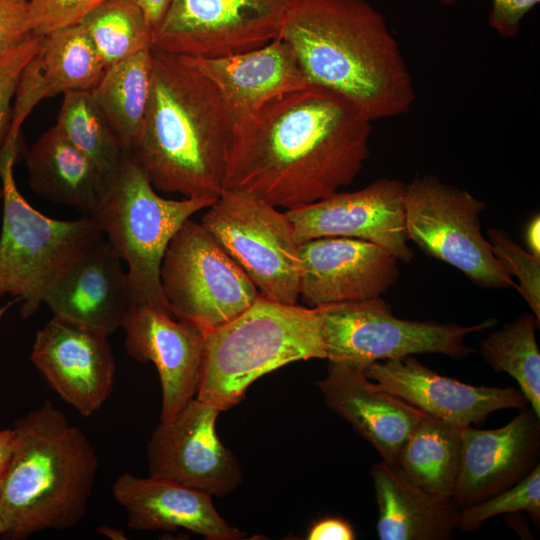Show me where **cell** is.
<instances>
[{"mask_svg": "<svg viewBox=\"0 0 540 540\" xmlns=\"http://www.w3.org/2000/svg\"><path fill=\"white\" fill-rule=\"evenodd\" d=\"M487 236L494 255L508 274L518 279L516 290L540 322V257L526 251L504 230L490 228Z\"/></svg>", "mask_w": 540, "mask_h": 540, "instance_id": "obj_33", "label": "cell"}, {"mask_svg": "<svg viewBox=\"0 0 540 540\" xmlns=\"http://www.w3.org/2000/svg\"><path fill=\"white\" fill-rule=\"evenodd\" d=\"M112 494L132 530L184 529L209 540L244 536L219 515L212 496L169 480L125 472L113 482Z\"/></svg>", "mask_w": 540, "mask_h": 540, "instance_id": "obj_24", "label": "cell"}, {"mask_svg": "<svg viewBox=\"0 0 540 540\" xmlns=\"http://www.w3.org/2000/svg\"><path fill=\"white\" fill-rule=\"evenodd\" d=\"M308 540H353L351 524L341 518L325 517L315 522L307 534Z\"/></svg>", "mask_w": 540, "mask_h": 540, "instance_id": "obj_38", "label": "cell"}, {"mask_svg": "<svg viewBox=\"0 0 540 540\" xmlns=\"http://www.w3.org/2000/svg\"><path fill=\"white\" fill-rule=\"evenodd\" d=\"M2 199H3V189H2V185L0 184V204L2 203Z\"/></svg>", "mask_w": 540, "mask_h": 540, "instance_id": "obj_44", "label": "cell"}, {"mask_svg": "<svg viewBox=\"0 0 540 540\" xmlns=\"http://www.w3.org/2000/svg\"><path fill=\"white\" fill-rule=\"evenodd\" d=\"M79 23L106 68L152 47V29L135 0H106Z\"/></svg>", "mask_w": 540, "mask_h": 540, "instance_id": "obj_31", "label": "cell"}, {"mask_svg": "<svg viewBox=\"0 0 540 540\" xmlns=\"http://www.w3.org/2000/svg\"><path fill=\"white\" fill-rule=\"evenodd\" d=\"M20 150H0L3 217L0 233V297L20 303L22 319L33 316L70 266L104 237L94 217L50 218L18 190L14 165Z\"/></svg>", "mask_w": 540, "mask_h": 540, "instance_id": "obj_6", "label": "cell"}, {"mask_svg": "<svg viewBox=\"0 0 540 540\" xmlns=\"http://www.w3.org/2000/svg\"><path fill=\"white\" fill-rule=\"evenodd\" d=\"M326 359L315 308L261 295L230 321L205 331L196 398L221 411L239 404L261 376L289 363Z\"/></svg>", "mask_w": 540, "mask_h": 540, "instance_id": "obj_5", "label": "cell"}, {"mask_svg": "<svg viewBox=\"0 0 540 540\" xmlns=\"http://www.w3.org/2000/svg\"><path fill=\"white\" fill-rule=\"evenodd\" d=\"M44 303L53 315L109 334L121 328L131 304L127 273L104 237L70 266Z\"/></svg>", "mask_w": 540, "mask_h": 540, "instance_id": "obj_23", "label": "cell"}, {"mask_svg": "<svg viewBox=\"0 0 540 540\" xmlns=\"http://www.w3.org/2000/svg\"><path fill=\"white\" fill-rule=\"evenodd\" d=\"M25 164L31 189L44 199L92 216L108 178L54 125L28 149Z\"/></svg>", "mask_w": 540, "mask_h": 540, "instance_id": "obj_26", "label": "cell"}, {"mask_svg": "<svg viewBox=\"0 0 540 540\" xmlns=\"http://www.w3.org/2000/svg\"><path fill=\"white\" fill-rule=\"evenodd\" d=\"M234 126L224 99L208 78L182 56L153 49L146 120L131 154L155 189L217 199Z\"/></svg>", "mask_w": 540, "mask_h": 540, "instance_id": "obj_3", "label": "cell"}, {"mask_svg": "<svg viewBox=\"0 0 540 540\" xmlns=\"http://www.w3.org/2000/svg\"><path fill=\"white\" fill-rule=\"evenodd\" d=\"M152 73L151 47L107 67L91 90L126 153L133 151L144 128Z\"/></svg>", "mask_w": 540, "mask_h": 540, "instance_id": "obj_27", "label": "cell"}, {"mask_svg": "<svg viewBox=\"0 0 540 540\" xmlns=\"http://www.w3.org/2000/svg\"><path fill=\"white\" fill-rule=\"evenodd\" d=\"M296 0H171L152 48L187 57L249 51L278 38Z\"/></svg>", "mask_w": 540, "mask_h": 540, "instance_id": "obj_12", "label": "cell"}, {"mask_svg": "<svg viewBox=\"0 0 540 540\" xmlns=\"http://www.w3.org/2000/svg\"><path fill=\"white\" fill-rule=\"evenodd\" d=\"M121 328L128 355L156 367L162 390L160 421L172 419L196 396L205 330L143 302L130 304Z\"/></svg>", "mask_w": 540, "mask_h": 540, "instance_id": "obj_17", "label": "cell"}, {"mask_svg": "<svg viewBox=\"0 0 540 540\" xmlns=\"http://www.w3.org/2000/svg\"><path fill=\"white\" fill-rule=\"evenodd\" d=\"M143 10L152 32L161 23L171 0H135Z\"/></svg>", "mask_w": 540, "mask_h": 540, "instance_id": "obj_39", "label": "cell"}, {"mask_svg": "<svg viewBox=\"0 0 540 540\" xmlns=\"http://www.w3.org/2000/svg\"><path fill=\"white\" fill-rule=\"evenodd\" d=\"M6 530H7V526L0 510V536H4V534L6 533Z\"/></svg>", "mask_w": 540, "mask_h": 540, "instance_id": "obj_43", "label": "cell"}, {"mask_svg": "<svg viewBox=\"0 0 540 540\" xmlns=\"http://www.w3.org/2000/svg\"><path fill=\"white\" fill-rule=\"evenodd\" d=\"M462 428L424 413L399 453L398 466L424 491L452 499L461 462Z\"/></svg>", "mask_w": 540, "mask_h": 540, "instance_id": "obj_28", "label": "cell"}, {"mask_svg": "<svg viewBox=\"0 0 540 540\" xmlns=\"http://www.w3.org/2000/svg\"><path fill=\"white\" fill-rule=\"evenodd\" d=\"M12 453L0 481L3 537L24 539L66 530L86 514L99 460L85 433L50 401L18 418Z\"/></svg>", "mask_w": 540, "mask_h": 540, "instance_id": "obj_4", "label": "cell"}, {"mask_svg": "<svg viewBox=\"0 0 540 540\" xmlns=\"http://www.w3.org/2000/svg\"><path fill=\"white\" fill-rule=\"evenodd\" d=\"M106 0H30L31 32L44 36L78 24L91 10Z\"/></svg>", "mask_w": 540, "mask_h": 540, "instance_id": "obj_35", "label": "cell"}, {"mask_svg": "<svg viewBox=\"0 0 540 540\" xmlns=\"http://www.w3.org/2000/svg\"><path fill=\"white\" fill-rule=\"evenodd\" d=\"M364 373L383 391L459 427L482 422L498 410L528 406L519 388L466 384L436 373L412 355L373 362Z\"/></svg>", "mask_w": 540, "mask_h": 540, "instance_id": "obj_18", "label": "cell"}, {"mask_svg": "<svg viewBox=\"0 0 540 540\" xmlns=\"http://www.w3.org/2000/svg\"><path fill=\"white\" fill-rule=\"evenodd\" d=\"M322 324L326 359L363 367L414 354L439 353L464 359L475 350L466 337L497 324L495 319L462 326L412 321L392 314L380 297L315 307Z\"/></svg>", "mask_w": 540, "mask_h": 540, "instance_id": "obj_8", "label": "cell"}, {"mask_svg": "<svg viewBox=\"0 0 540 540\" xmlns=\"http://www.w3.org/2000/svg\"><path fill=\"white\" fill-rule=\"evenodd\" d=\"M202 226L271 301L297 304L298 246L287 213L240 189L224 188Z\"/></svg>", "mask_w": 540, "mask_h": 540, "instance_id": "obj_10", "label": "cell"}, {"mask_svg": "<svg viewBox=\"0 0 540 540\" xmlns=\"http://www.w3.org/2000/svg\"><path fill=\"white\" fill-rule=\"evenodd\" d=\"M55 126L107 178L115 172L126 153L91 91L63 94Z\"/></svg>", "mask_w": 540, "mask_h": 540, "instance_id": "obj_30", "label": "cell"}, {"mask_svg": "<svg viewBox=\"0 0 540 540\" xmlns=\"http://www.w3.org/2000/svg\"><path fill=\"white\" fill-rule=\"evenodd\" d=\"M405 184L381 178L352 192H335L286 211L297 244L322 237H349L375 243L400 262L410 263L404 222Z\"/></svg>", "mask_w": 540, "mask_h": 540, "instance_id": "obj_14", "label": "cell"}, {"mask_svg": "<svg viewBox=\"0 0 540 540\" xmlns=\"http://www.w3.org/2000/svg\"><path fill=\"white\" fill-rule=\"evenodd\" d=\"M104 330L53 315L35 336L30 360L49 386L82 416L110 397L116 362Z\"/></svg>", "mask_w": 540, "mask_h": 540, "instance_id": "obj_15", "label": "cell"}, {"mask_svg": "<svg viewBox=\"0 0 540 540\" xmlns=\"http://www.w3.org/2000/svg\"><path fill=\"white\" fill-rule=\"evenodd\" d=\"M220 412L195 397L175 417L160 421L147 444L149 475L212 497L236 489L243 475L238 460L217 435Z\"/></svg>", "mask_w": 540, "mask_h": 540, "instance_id": "obj_13", "label": "cell"}, {"mask_svg": "<svg viewBox=\"0 0 540 540\" xmlns=\"http://www.w3.org/2000/svg\"><path fill=\"white\" fill-rule=\"evenodd\" d=\"M30 0H0V59L31 34Z\"/></svg>", "mask_w": 540, "mask_h": 540, "instance_id": "obj_36", "label": "cell"}, {"mask_svg": "<svg viewBox=\"0 0 540 540\" xmlns=\"http://www.w3.org/2000/svg\"><path fill=\"white\" fill-rule=\"evenodd\" d=\"M371 123L346 98L314 84L276 97L235 124L223 189L287 210L323 199L361 172Z\"/></svg>", "mask_w": 540, "mask_h": 540, "instance_id": "obj_1", "label": "cell"}, {"mask_svg": "<svg viewBox=\"0 0 540 540\" xmlns=\"http://www.w3.org/2000/svg\"><path fill=\"white\" fill-rule=\"evenodd\" d=\"M526 511L540 517V465L519 482L491 497L458 509L455 528L474 531L495 516Z\"/></svg>", "mask_w": 540, "mask_h": 540, "instance_id": "obj_32", "label": "cell"}, {"mask_svg": "<svg viewBox=\"0 0 540 540\" xmlns=\"http://www.w3.org/2000/svg\"><path fill=\"white\" fill-rule=\"evenodd\" d=\"M539 323L533 313H523L483 338L480 353L495 372H505L515 379L528 405L540 417Z\"/></svg>", "mask_w": 540, "mask_h": 540, "instance_id": "obj_29", "label": "cell"}, {"mask_svg": "<svg viewBox=\"0 0 540 540\" xmlns=\"http://www.w3.org/2000/svg\"><path fill=\"white\" fill-rule=\"evenodd\" d=\"M486 204L435 175L405 185L404 222L408 241L425 254L461 271L484 289L515 287L481 231Z\"/></svg>", "mask_w": 540, "mask_h": 540, "instance_id": "obj_9", "label": "cell"}, {"mask_svg": "<svg viewBox=\"0 0 540 540\" xmlns=\"http://www.w3.org/2000/svg\"><path fill=\"white\" fill-rule=\"evenodd\" d=\"M43 36L31 34L0 59V150L9 134L13 104L21 72L39 49Z\"/></svg>", "mask_w": 540, "mask_h": 540, "instance_id": "obj_34", "label": "cell"}, {"mask_svg": "<svg viewBox=\"0 0 540 540\" xmlns=\"http://www.w3.org/2000/svg\"><path fill=\"white\" fill-rule=\"evenodd\" d=\"M525 241L529 252L540 257V219L535 215L527 224Z\"/></svg>", "mask_w": 540, "mask_h": 540, "instance_id": "obj_41", "label": "cell"}, {"mask_svg": "<svg viewBox=\"0 0 540 540\" xmlns=\"http://www.w3.org/2000/svg\"><path fill=\"white\" fill-rule=\"evenodd\" d=\"M444 5H451L456 0H436ZM492 10L488 23L501 37L515 38L520 31L524 16L535 7L540 0H491Z\"/></svg>", "mask_w": 540, "mask_h": 540, "instance_id": "obj_37", "label": "cell"}, {"mask_svg": "<svg viewBox=\"0 0 540 540\" xmlns=\"http://www.w3.org/2000/svg\"><path fill=\"white\" fill-rule=\"evenodd\" d=\"M400 261L363 239L322 237L298 246L299 296L310 308L380 297L400 276Z\"/></svg>", "mask_w": 540, "mask_h": 540, "instance_id": "obj_16", "label": "cell"}, {"mask_svg": "<svg viewBox=\"0 0 540 540\" xmlns=\"http://www.w3.org/2000/svg\"><path fill=\"white\" fill-rule=\"evenodd\" d=\"M540 417L528 405L497 429L462 428L452 499L461 508L510 488L539 464Z\"/></svg>", "mask_w": 540, "mask_h": 540, "instance_id": "obj_19", "label": "cell"}, {"mask_svg": "<svg viewBox=\"0 0 540 540\" xmlns=\"http://www.w3.org/2000/svg\"><path fill=\"white\" fill-rule=\"evenodd\" d=\"M105 69L80 23L44 35L39 49L21 72L3 146L20 145L21 126L41 100L70 91H91Z\"/></svg>", "mask_w": 540, "mask_h": 540, "instance_id": "obj_21", "label": "cell"}, {"mask_svg": "<svg viewBox=\"0 0 540 540\" xmlns=\"http://www.w3.org/2000/svg\"><path fill=\"white\" fill-rule=\"evenodd\" d=\"M215 200L159 196L134 156L125 153L92 217L127 264L131 303H150L171 311L160 282L164 253L180 227Z\"/></svg>", "mask_w": 540, "mask_h": 540, "instance_id": "obj_7", "label": "cell"}, {"mask_svg": "<svg viewBox=\"0 0 540 540\" xmlns=\"http://www.w3.org/2000/svg\"><path fill=\"white\" fill-rule=\"evenodd\" d=\"M12 428L0 430V481L7 469L12 453Z\"/></svg>", "mask_w": 540, "mask_h": 540, "instance_id": "obj_40", "label": "cell"}, {"mask_svg": "<svg viewBox=\"0 0 540 540\" xmlns=\"http://www.w3.org/2000/svg\"><path fill=\"white\" fill-rule=\"evenodd\" d=\"M97 532L107 538L113 540H123L126 539L124 532L119 528H114L106 525L99 526Z\"/></svg>", "mask_w": 540, "mask_h": 540, "instance_id": "obj_42", "label": "cell"}, {"mask_svg": "<svg viewBox=\"0 0 540 540\" xmlns=\"http://www.w3.org/2000/svg\"><path fill=\"white\" fill-rule=\"evenodd\" d=\"M182 57L215 85L235 124L274 98L309 84L292 49L279 37L241 53Z\"/></svg>", "mask_w": 540, "mask_h": 540, "instance_id": "obj_22", "label": "cell"}, {"mask_svg": "<svg viewBox=\"0 0 540 540\" xmlns=\"http://www.w3.org/2000/svg\"><path fill=\"white\" fill-rule=\"evenodd\" d=\"M279 38L309 84L340 94L371 121L404 114L416 100L398 42L365 0H296Z\"/></svg>", "mask_w": 540, "mask_h": 540, "instance_id": "obj_2", "label": "cell"}, {"mask_svg": "<svg viewBox=\"0 0 540 540\" xmlns=\"http://www.w3.org/2000/svg\"><path fill=\"white\" fill-rule=\"evenodd\" d=\"M378 504L381 540H446L454 535L459 507L414 484L396 463L380 461L371 469Z\"/></svg>", "mask_w": 540, "mask_h": 540, "instance_id": "obj_25", "label": "cell"}, {"mask_svg": "<svg viewBox=\"0 0 540 540\" xmlns=\"http://www.w3.org/2000/svg\"><path fill=\"white\" fill-rule=\"evenodd\" d=\"M160 282L172 313L205 331L235 318L260 296L216 239L190 219L167 246Z\"/></svg>", "mask_w": 540, "mask_h": 540, "instance_id": "obj_11", "label": "cell"}, {"mask_svg": "<svg viewBox=\"0 0 540 540\" xmlns=\"http://www.w3.org/2000/svg\"><path fill=\"white\" fill-rule=\"evenodd\" d=\"M316 384L328 408L369 442L383 461L397 464L422 411L377 387L358 365L328 361L327 376Z\"/></svg>", "mask_w": 540, "mask_h": 540, "instance_id": "obj_20", "label": "cell"}]
</instances>
